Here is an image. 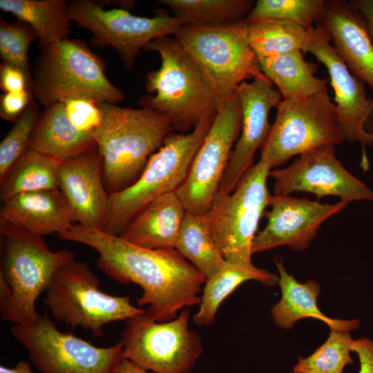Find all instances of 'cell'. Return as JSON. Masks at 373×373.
Listing matches in <instances>:
<instances>
[{
    "instance_id": "4dcf8cb0",
    "label": "cell",
    "mask_w": 373,
    "mask_h": 373,
    "mask_svg": "<svg viewBox=\"0 0 373 373\" xmlns=\"http://www.w3.org/2000/svg\"><path fill=\"white\" fill-rule=\"evenodd\" d=\"M307 31L292 23L262 20L247 21L248 42L258 60L302 50Z\"/></svg>"
},
{
    "instance_id": "74e56055",
    "label": "cell",
    "mask_w": 373,
    "mask_h": 373,
    "mask_svg": "<svg viewBox=\"0 0 373 373\" xmlns=\"http://www.w3.org/2000/svg\"><path fill=\"white\" fill-rule=\"evenodd\" d=\"M0 86L4 93H16L25 90L32 92L24 73L17 68L2 62L0 66Z\"/></svg>"
},
{
    "instance_id": "5bb4252c",
    "label": "cell",
    "mask_w": 373,
    "mask_h": 373,
    "mask_svg": "<svg viewBox=\"0 0 373 373\" xmlns=\"http://www.w3.org/2000/svg\"><path fill=\"white\" fill-rule=\"evenodd\" d=\"M242 124L237 93L217 111L189 173L175 192L186 211L204 215L218 193Z\"/></svg>"
},
{
    "instance_id": "d6a6232c",
    "label": "cell",
    "mask_w": 373,
    "mask_h": 373,
    "mask_svg": "<svg viewBox=\"0 0 373 373\" xmlns=\"http://www.w3.org/2000/svg\"><path fill=\"white\" fill-rule=\"evenodd\" d=\"M354 340L350 332L330 329L327 340L307 358L298 357L293 373H343L347 365L354 364L350 356Z\"/></svg>"
},
{
    "instance_id": "f1b7e54d",
    "label": "cell",
    "mask_w": 373,
    "mask_h": 373,
    "mask_svg": "<svg viewBox=\"0 0 373 373\" xmlns=\"http://www.w3.org/2000/svg\"><path fill=\"white\" fill-rule=\"evenodd\" d=\"M183 25L227 28L247 21L251 0H160Z\"/></svg>"
},
{
    "instance_id": "ab89813d",
    "label": "cell",
    "mask_w": 373,
    "mask_h": 373,
    "mask_svg": "<svg viewBox=\"0 0 373 373\" xmlns=\"http://www.w3.org/2000/svg\"><path fill=\"white\" fill-rule=\"evenodd\" d=\"M350 4L363 17L373 42V0H353Z\"/></svg>"
},
{
    "instance_id": "7a4b0ae2",
    "label": "cell",
    "mask_w": 373,
    "mask_h": 373,
    "mask_svg": "<svg viewBox=\"0 0 373 373\" xmlns=\"http://www.w3.org/2000/svg\"><path fill=\"white\" fill-rule=\"evenodd\" d=\"M0 314L2 321L32 325L41 315L36 301L57 271L75 260L68 249L52 251L43 237L0 224Z\"/></svg>"
},
{
    "instance_id": "83f0119b",
    "label": "cell",
    "mask_w": 373,
    "mask_h": 373,
    "mask_svg": "<svg viewBox=\"0 0 373 373\" xmlns=\"http://www.w3.org/2000/svg\"><path fill=\"white\" fill-rule=\"evenodd\" d=\"M60 162L46 154L28 150L0 180L2 203L23 193L59 189Z\"/></svg>"
},
{
    "instance_id": "30bf717a",
    "label": "cell",
    "mask_w": 373,
    "mask_h": 373,
    "mask_svg": "<svg viewBox=\"0 0 373 373\" xmlns=\"http://www.w3.org/2000/svg\"><path fill=\"white\" fill-rule=\"evenodd\" d=\"M276 110L260 159L270 169L284 164L295 155L324 146L339 145L345 140L336 105L328 93L283 99Z\"/></svg>"
},
{
    "instance_id": "5b68a950",
    "label": "cell",
    "mask_w": 373,
    "mask_h": 373,
    "mask_svg": "<svg viewBox=\"0 0 373 373\" xmlns=\"http://www.w3.org/2000/svg\"><path fill=\"white\" fill-rule=\"evenodd\" d=\"M216 113L206 115L189 133L170 134L162 146L151 156L142 173L132 185L108 194L102 231L119 236L151 202L176 191L186 179Z\"/></svg>"
},
{
    "instance_id": "7c38bea8",
    "label": "cell",
    "mask_w": 373,
    "mask_h": 373,
    "mask_svg": "<svg viewBox=\"0 0 373 373\" xmlns=\"http://www.w3.org/2000/svg\"><path fill=\"white\" fill-rule=\"evenodd\" d=\"M11 334L40 373H114L124 358L122 341L99 347L61 332L46 312L32 325L14 324Z\"/></svg>"
},
{
    "instance_id": "484cf974",
    "label": "cell",
    "mask_w": 373,
    "mask_h": 373,
    "mask_svg": "<svg viewBox=\"0 0 373 373\" xmlns=\"http://www.w3.org/2000/svg\"><path fill=\"white\" fill-rule=\"evenodd\" d=\"M251 280L273 287L278 284L279 276L253 263L225 260L216 274L206 279L199 310L193 318L194 323L200 327L210 325L222 301L239 285Z\"/></svg>"
},
{
    "instance_id": "836d02e7",
    "label": "cell",
    "mask_w": 373,
    "mask_h": 373,
    "mask_svg": "<svg viewBox=\"0 0 373 373\" xmlns=\"http://www.w3.org/2000/svg\"><path fill=\"white\" fill-rule=\"evenodd\" d=\"M41 113L34 99L0 143V180L29 150Z\"/></svg>"
},
{
    "instance_id": "e575fe53",
    "label": "cell",
    "mask_w": 373,
    "mask_h": 373,
    "mask_svg": "<svg viewBox=\"0 0 373 373\" xmlns=\"http://www.w3.org/2000/svg\"><path fill=\"white\" fill-rule=\"evenodd\" d=\"M38 39L34 29L28 23L17 20L13 23L0 20V55L3 62L10 64L27 77L32 89L28 52L30 45Z\"/></svg>"
},
{
    "instance_id": "ffe728a7",
    "label": "cell",
    "mask_w": 373,
    "mask_h": 373,
    "mask_svg": "<svg viewBox=\"0 0 373 373\" xmlns=\"http://www.w3.org/2000/svg\"><path fill=\"white\" fill-rule=\"evenodd\" d=\"M319 24L349 70L373 90V42L363 15L350 1L328 0Z\"/></svg>"
},
{
    "instance_id": "f35d334b",
    "label": "cell",
    "mask_w": 373,
    "mask_h": 373,
    "mask_svg": "<svg viewBox=\"0 0 373 373\" xmlns=\"http://www.w3.org/2000/svg\"><path fill=\"white\" fill-rule=\"evenodd\" d=\"M351 350L359 358L358 373H373V341L367 338L354 340Z\"/></svg>"
},
{
    "instance_id": "f546056e",
    "label": "cell",
    "mask_w": 373,
    "mask_h": 373,
    "mask_svg": "<svg viewBox=\"0 0 373 373\" xmlns=\"http://www.w3.org/2000/svg\"><path fill=\"white\" fill-rule=\"evenodd\" d=\"M175 249L206 278L216 274L225 262L201 216L188 211L182 221Z\"/></svg>"
},
{
    "instance_id": "e0dca14e",
    "label": "cell",
    "mask_w": 373,
    "mask_h": 373,
    "mask_svg": "<svg viewBox=\"0 0 373 373\" xmlns=\"http://www.w3.org/2000/svg\"><path fill=\"white\" fill-rule=\"evenodd\" d=\"M347 204L342 200L329 204L289 195H271V210L263 214L267 223L256 233L252 254L280 246H288L293 250L307 249L322 224Z\"/></svg>"
},
{
    "instance_id": "8d00e7d4",
    "label": "cell",
    "mask_w": 373,
    "mask_h": 373,
    "mask_svg": "<svg viewBox=\"0 0 373 373\" xmlns=\"http://www.w3.org/2000/svg\"><path fill=\"white\" fill-rule=\"evenodd\" d=\"M32 92L25 90L16 93H4L0 98V115L9 122H16L33 100Z\"/></svg>"
},
{
    "instance_id": "2e32d148",
    "label": "cell",
    "mask_w": 373,
    "mask_h": 373,
    "mask_svg": "<svg viewBox=\"0 0 373 373\" xmlns=\"http://www.w3.org/2000/svg\"><path fill=\"white\" fill-rule=\"evenodd\" d=\"M269 177L274 180V195L302 191L315 194L318 200L333 195L347 203L373 202V190L343 166L333 146L302 154L287 168L271 170Z\"/></svg>"
},
{
    "instance_id": "603a6c76",
    "label": "cell",
    "mask_w": 373,
    "mask_h": 373,
    "mask_svg": "<svg viewBox=\"0 0 373 373\" xmlns=\"http://www.w3.org/2000/svg\"><path fill=\"white\" fill-rule=\"evenodd\" d=\"M274 262L279 273L281 298L272 307L271 314L278 326L290 329L302 318H314L340 332L353 331L359 327L357 319H334L322 313L317 305L320 285L314 280L299 283L286 271L281 259L275 258Z\"/></svg>"
},
{
    "instance_id": "7402d4cb",
    "label": "cell",
    "mask_w": 373,
    "mask_h": 373,
    "mask_svg": "<svg viewBox=\"0 0 373 373\" xmlns=\"http://www.w3.org/2000/svg\"><path fill=\"white\" fill-rule=\"evenodd\" d=\"M186 211L175 191L151 202L119 234L137 246L175 249Z\"/></svg>"
},
{
    "instance_id": "60d3db41",
    "label": "cell",
    "mask_w": 373,
    "mask_h": 373,
    "mask_svg": "<svg viewBox=\"0 0 373 373\" xmlns=\"http://www.w3.org/2000/svg\"><path fill=\"white\" fill-rule=\"evenodd\" d=\"M114 373H147L143 368L135 362L124 358L117 366Z\"/></svg>"
},
{
    "instance_id": "d6986e66",
    "label": "cell",
    "mask_w": 373,
    "mask_h": 373,
    "mask_svg": "<svg viewBox=\"0 0 373 373\" xmlns=\"http://www.w3.org/2000/svg\"><path fill=\"white\" fill-rule=\"evenodd\" d=\"M59 190L80 225L102 230L108 193L102 179V161L97 146L61 162Z\"/></svg>"
},
{
    "instance_id": "52a82bcc",
    "label": "cell",
    "mask_w": 373,
    "mask_h": 373,
    "mask_svg": "<svg viewBox=\"0 0 373 373\" xmlns=\"http://www.w3.org/2000/svg\"><path fill=\"white\" fill-rule=\"evenodd\" d=\"M175 39L202 72L216 111L241 83L262 73L248 42L247 21L227 28L184 24Z\"/></svg>"
},
{
    "instance_id": "d4e9b609",
    "label": "cell",
    "mask_w": 373,
    "mask_h": 373,
    "mask_svg": "<svg viewBox=\"0 0 373 373\" xmlns=\"http://www.w3.org/2000/svg\"><path fill=\"white\" fill-rule=\"evenodd\" d=\"M260 70L278 88L283 99H300L328 93L326 82L316 77L317 66L300 50L258 60Z\"/></svg>"
},
{
    "instance_id": "ba28073f",
    "label": "cell",
    "mask_w": 373,
    "mask_h": 373,
    "mask_svg": "<svg viewBox=\"0 0 373 373\" xmlns=\"http://www.w3.org/2000/svg\"><path fill=\"white\" fill-rule=\"evenodd\" d=\"M270 171L259 160L231 193L218 191L209 210L200 215L225 260L252 263L253 242L271 195L267 185Z\"/></svg>"
},
{
    "instance_id": "8fae6325",
    "label": "cell",
    "mask_w": 373,
    "mask_h": 373,
    "mask_svg": "<svg viewBox=\"0 0 373 373\" xmlns=\"http://www.w3.org/2000/svg\"><path fill=\"white\" fill-rule=\"evenodd\" d=\"M189 321L188 307L167 322H157L145 312L127 319L121 337L124 358L156 373H190L203 348Z\"/></svg>"
},
{
    "instance_id": "d590c367",
    "label": "cell",
    "mask_w": 373,
    "mask_h": 373,
    "mask_svg": "<svg viewBox=\"0 0 373 373\" xmlns=\"http://www.w3.org/2000/svg\"><path fill=\"white\" fill-rule=\"evenodd\" d=\"M62 103L73 124L80 131L95 138L102 117L97 102L86 98H74Z\"/></svg>"
},
{
    "instance_id": "9a60e30c",
    "label": "cell",
    "mask_w": 373,
    "mask_h": 373,
    "mask_svg": "<svg viewBox=\"0 0 373 373\" xmlns=\"http://www.w3.org/2000/svg\"><path fill=\"white\" fill-rule=\"evenodd\" d=\"M302 51L315 56L328 71L345 140L372 146L373 99L367 95L365 83L349 70L334 50L320 24L308 30Z\"/></svg>"
},
{
    "instance_id": "3957f363",
    "label": "cell",
    "mask_w": 373,
    "mask_h": 373,
    "mask_svg": "<svg viewBox=\"0 0 373 373\" xmlns=\"http://www.w3.org/2000/svg\"><path fill=\"white\" fill-rule=\"evenodd\" d=\"M102 117L95 140L102 161V179L108 194L132 185L151 156L173 128L163 114L149 108H132L97 102Z\"/></svg>"
},
{
    "instance_id": "6da1fadb",
    "label": "cell",
    "mask_w": 373,
    "mask_h": 373,
    "mask_svg": "<svg viewBox=\"0 0 373 373\" xmlns=\"http://www.w3.org/2000/svg\"><path fill=\"white\" fill-rule=\"evenodd\" d=\"M58 236L86 245L98 253L97 268L115 280L137 284L140 307L157 322L175 319L180 309L200 305L206 277L175 249H146L119 236L79 224Z\"/></svg>"
},
{
    "instance_id": "4316f807",
    "label": "cell",
    "mask_w": 373,
    "mask_h": 373,
    "mask_svg": "<svg viewBox=\"0 0 373 373\" xmlns=\"http://www.w3.org/2000/svg\"><path fill=\"white\" fill-rule=\"evenodd\" d=\"M65 0H0V8L29 24L39 39V47L68 39L70 19Z\"/></svg>"
},
{
    "instance_id": "44dd1931",
    "label": "cell",
    "mask_w": 373,
    "mask_h": 373,
    "mask_svg": "<svg viewBox=\"0 0 373 373\" xmlns=\"http://www.w3.org/2000/svg\"><path fill=\"white\" fill-rule=\"evenodd\" d=\"M0 224L13 225L44 237L64 233L75 222L64 194L57 189L23 193L3 202Z\"/></svg>"
},
{
    "instance_id": "8992f818",
    "label": "cell",
    "mask_w": 373,
    "mask_h": 373,
    "mask_svg": "<svg viewBox=\"0 0 373 373\" xmlns=\"http://www.w3.org/2000/svg\"><path fill=\"white\" fill-rule=\"evenodd\" d=\"M32 75V94L45 108L86 98L116 104L122 90L106 77L105 63L82 39H66L39 47Z\"/></svg>"
},
{
    "instance_id": "cb8c5ba5",
    "label": "cell",
    "mask_w": 373,
    "mask_h": 373,
    "mask_svg": "<svg viewBox=\"0 0 373 373\" xmlns=\"http://www.w3.org/2000/svg\"><path fill=\"white\" fill-rule=\"evenodd\" d=\"M97 146L93 136L78 130L68 117L62 102L45 108L32 135L29 149L59 162Z\"/></svg>"
},
{
    "instance_id": "277c9868",
    "label": "cell",
    "mask_w": 373,
    "mask_h": 373,
    "mask_svg": "<svg viewBox=\"0 0 373 373\" xmlns=\"http://www.w3.org/2000/svg\"><path fill=\"white\" fill-rule=\"evenodd\" d=\"M145 50L155 51L161 66L146 77V95L139 104L164 115L173 131L186 133L207 115L216 111L211 88L197 64L175 38L164 36L151 41Z\"/></svg>"
},
{
    "instance_id": "9c48e42d",
    "label": "cell",
    "mask_w": 373,
    "mask_h": 373,
    "mask_svg": "<svg viewBox=\"0 0 373 373\" xmlns=\"http://www.w3.org/2000/svg\"><path fill=\"white\" fill-rule=\"evenodd\" d=\"M98 277L86 262L76 260L59 268L46 291L45 302L54 318L72 328L90 329L95 337L103 327L145 312L128 296H115L99 290Z\"/></svg>"
},
{
    "instance_id": "b9f144b4",
    "label": "cell",
    "mask_w": 373,
    "mask_h": 373,
    "mask_svg": "<svg viewBox=\"0 0 373 373\" xmlns=\"http://www.w3.org/2000/svg\"><path fill=\"white\" fill-rule=\"evenodd\" d=\"M0 373H33L28 362L21 361L14 368L0 366Z\"/></svg>"
},
{
    "instance_id": "1f68e13d",
    "label": "cell",
    "mask_w": 373,
    "mask_h": 373,
    "mask_svg": "<svg viewBox=\"0 0 373 373\" xmlns=\"http://www.w3.org/2000/svg\"><path fill=\"white\" fill-rule=\"evenodd\" d=\"M325 4L324 0H258L248 15L247 21H285L308 30L314 23H321Z\"/></svg>"
},
{
    "instance_id": "ac0fdd59",
    "label": "cell",
    "mask_w": 373,
    "mask_h": 373,
    "mask_svg": "<svg viewBox=\"0 0 373 373\" xmlns=\"http://www.w3.org/2000/svg\"><path fill=\"white\" fill-rule=\"evenodd\" d=\"M262 73L251 82L241 83L236 90L242 113L241 133L232 150L227 167L219 186V192L231 193L252 166L256 150L266 141L271 125L270 110L276 108L283 97Z\"/></svg>"
},
{
    "instance_id": "4fadbf2b",
    "label": "cell",
    "mask_w": 373,
    "mask_h": 373,
    "mask_svg": "<svg viewBox=\"0 0 373 373\" xmlns=\"http://www.w3.org/2000/svg\"><path fill=\"white\" fill-rule=\"evenodd\" d=\"M68 16L93 34L91 43L97 47L111 46L120 55L124 66L131 69L141 49L153 40L175 35L183 23L164 10L153 17H139L126 8L105 10L99 1L73 0Z\"/></svg>"
}]
</instances>
